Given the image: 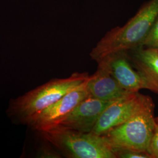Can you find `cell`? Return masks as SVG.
<instances>
[{"mask_svg":"<svg viewBox=\"0 0 158 158\" xmlns=\"http://www.w3.org/2000/svg\"><path fill=\"white\" fill-rule=\"evenodd\" d=\"M156 120L158 121V118H156Z\"/></svg>","mask_w":158,"mask_h":158,"instance_id":"cell-14","label":"cell"},{"mask_svg":"<svg viewBox=\"0 0 158 158\" xmlns=\"http://www.w3.org/2000/svg\"><path fill=\"white\" fill-rule=\"evenodd\" d=\"M158 17V0H150L124 26L106 34L91 52V58L98 62L113 53L141 46Z\"/></svg>","mask_w":158,"mask_h":158,"instance_id":"cell-2","label":"cell"},{"mask_svg":"<svg viewBox=\"0 0 158 158\" xmlns=\"http://www.w3.org/2000/svg\"><path fill=\"white\" fill-rule=\"evenodd\" d=\"M141 46L155 49L158 51V17Z\"/></svg>","mask_w":158,"mask_h":158,"instance_id":"cell-11","label":"cell"},{"mask_svg":"<svg viewBox=\"0 0 158 158\" xmlns=\"http://www.w3.org/2000/svg\"><path fill=\"white\" fill-rule=\"evenodd\" d=\"M154 108L152 98L146 96L140 107L130 118L102 135L114 151L127 149L148 153L156 127Z\"/></svg>","mask_w":158,"mask_h":158,"instance_id":"cell-3","label":"cell"},{"mask_svg":"<svg viewBox=\"0 0 158 158\" xmlns=\"http://www.w3.org/2000/svg\"><path fill=\"white\" fill-rule=\"evenodd\" d=\"M89 77L87 73L75 72L67 78L51 80L11 100L7 114L17 123L30 125L45 109L82 85Z\"/></svg>","mask_w":158,"mask_h":158,"instance_id":"cell-1","label":"cell"},{"mask_svg":"<svg viewBox=\"0 0 158 158\" xmlns=\"http://www.w3.org/2000/svg\"><path fill=\"white\" fill-rule=\"evenodd\" d=\"M114 152L117 158H153L152 156L147 152H143L133 150L116 149Z\"/></svg>","mask_w":158,"mask_h":158,"instance_id":"cell-12","label":"cell"},{"mask_svg":"<svg viewBox=\"0 0 158 158\" xmlns=\"http://www.w3.org/2000/svg\"><path fill=\"white\" fill-rule=\"evenodd\" d=\"M146 96L138 92L130 93L114 102L102 113L91 132L102 136L127 121L140 107Z\"/></svg>","mask_w":158,"mask_h":158,"instance_id":"cell-6","label":"cell"},{"mask_svg":"<svg viewBox=\"0 0 158 158\" xmlns=\"http://www.w3.org/2000/svg\"><path fill=\"white\" fill-rule=\"evenodd\" d=\"M41 133L47 141L68 158H117L104 136L81 132L61 125Z\"/></svg>","mask_w":158,"mask_h":158,"instance_id":"cell-4","label":"cell"},{"mask_svg":"<svg viewBox=\"0 0 158 158\" xmlns=\"http://www.w3.org/2000/svg\"><path fill=\"white\" fill-rule=\"evenodd\" d=\"M96 73L90 76L87 87L91 97L103 101H116L130 94L111 73L104 59L98 62Z\"/></svg>","mask_w":158,"mask_h":158,"instance_id":"cell-8","label":"cell"},{"mask_svg":"<svg viewBox=\"0 0 158 158\" xmlns=\"http://www.w3.org/2000/svg\"><path fill=\"white\" fill-rule=\"evenodd\" d=\"M156 127L149 143L148 153L153 158H158V121L156 120Z\"/></svg>","mask_w":158,"mask_h":158,"instance_id":"cell-13","label":"cell"},{"mask_svg":"<svg viewBox=\"0 0 158 158\" xmlns=\"http://www.w3.org/2000/svg\"><path fill=\"white\" fill-rule=\"evenodd\" d=\"M102 59L106 60L113 77L125 90L132 93L147 89L141 75L132 67L127 51L113 53Z\"/></svg>","mask_w":158,"mask_h":158,"instance_id":"cell-9","label":"cell"},{"mask_svg":"<svg viewBox=\"0 0 158 158\" xmlns=\"http://www.w3.org/2000/svg\"><path fill=\"white\" fill-rule=\"evenodd\" d=\"M88 80L46 108L30 126L34 130L42 132L59 125L80 102L90 96L87 87Z\"/></svg>","mask_w":158,"mask_h":158,"instance_id":"cell-5","label":"cell"},{"mask_svg":"<svg viewBox=\"0 0 158 158\" xmlns=\"http://www.w3.org/2000/svg\"><path fill=\"white\" fill-rule=\"evenodd\" d=\"M130 60L147 85V89L158 94V51L140 46L131 50Z\"/></svg>","mask_w":158,"mask_h":158,"instance_id":"cell-10","label":"cell"},{"mask_svg":"<svg viewBox=\"0 0 158 158\" xmlns=\"http://www.w3.org/2000/svg\"><path fill=\"white\" fill-rule=\"evenodd\" d=\"M114 102L103 101L89 96L80 102L59 125L81 132H91L102 113Z\"/></svg>","mask_w":158,"mask_h":158,"instance_id":"cell-7","label":"cell"}]
</instances>
